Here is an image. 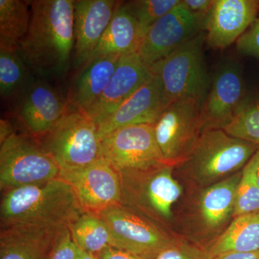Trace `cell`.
I'll return each mask as SVG.
<instances>
[{
    "instance_id": "obj_1",
    "label": "cell",
    "mask_w": 259,
    "mask_h": 259,
    "mask_svg": "<svg viewBox=\"0 0 259 259\" xmlns=\"http://www.w3.org/2000/svg\"><path fill=\"white\" fill-rule=\"evenodd\" d=\"M30 27L18 52L37 79H59L72 67L74 0L30 1Z\"/></svg>"
},
{
    "instance_id": "obj_2",
    "label": "cell",
    "mask_w": 259,
    "mask_h": 259,
    "mask_svg": "<svg viewBox=\"0 0 259 259\" xmlns=\"http://www.w3.org/2000/svg\"><path fill=\"white\" fill-rule=\"evenodd\" d=\"M83 212L72 187L60 178L4 191L0 204L1 228H66Z\"/></svg>"
},
{
    "instance_id": "obj_3",
    "label": "cell",
    "mask_w": 259,
    "mask_h": 259,
    "mask_svg": "<svg viewBox=\"0 0 259 259\" xmlns=\"http://www.w3.org/2000/svg\"><path fill=\"white\" fill-rule=\"evenodd\" d=\"M258 148L232 137L223 129L205 130L188 156L177 166L204 188L242 171Z\"/></svg>"
},
{
    "instance_id": "obj_4",
    "label": "cell",
    "mask_w": 259,
    "mask_h": 259,
    "mask_svg": "<svg viewBox=\"0 0 259 259\" xmlns=\"http://www.w3.org/2000/svg\"><path fill=\"white\" fill-rule=\"evenodd\" d=\"M175 166L168 163L145 169L119 172L121 204L161 226L171 223L173 207L183 188L175 178Z\"/></svg>"
},
{
    "instance_id": "obj_5",
    "label": "cell",
    "mask_w": 259,
    "mask_h": 259,
    "mask_svg": "<svg viewBox=\"0 0 259 259\" xmlns=\"http://www.w3.org/2000/svg\"><path fill=\"white\" fill-rule=\"evenodd\" d=\"M35 140L60 171L83 168L101 158L98 126L86 112L69 105L53 128Z\"/></svg>"
},
{
    "instance_id": "obj_6",
    "label": "cell",
    "mask_w": 259,
    "mask_h": 259,
    "mask_svg": "<svg viewBox=\"0 0 259 259\" xmlns=\"http://www.w3.org/2000/svg\"><path fill=\"white\" fill-rule=\"evenodd\" d=\"M204 41L205 34L199 32L151 68L168 103L191 99L203 105L212 82L204 61Z\"/></svg>"
},
{
    "instance_id": "obj_7",
    "label": "cell",
    "mask_w": 259,
    "mask_h": 259,
    "mask_svg": "<svg viewBox=\"0 0 259 259\" xmlns=\"http://www.w3.org/2000/svg\"><path fill=\"white\" fill-rule=\"evenodd\" d=\"M0 144L3 192L59 178L60 168L32 136L15 132Z\"/></svg>"
},
{
    "instance_id": "obj_8",
    "label": "cell",
    "mask_w": 259,
    "mask_h": 259,
    "mask_svg": "<svg viewBox=\"0 0 259 259\" xmlns=\"http://www.w3.org/2000/svg\"><path fill=\"white\" fill-rule=\"evenodd\" d=\"M99 215L110 231L111 246L135 255L155 259L178 241L164 227L121 204Z\"/></svg>"
},
{
    "instance_id": "obj_9",
    "label": "cell",
    "mask_w": 259,
    "mask_h": 259,
    "mask_svg": "<svg viewBox=\"0 0 259 259\" xmlns=\"http://www.w3.org/2000/svg\"><path fill=\"white\" fill-rule=\"evenodd\" d=\"M153 127L163 157L176 166L188 156L203 131L201 106L191 99L172 102Z\"/></svg>"
},
{
    "instance_id": "obj_10",
    "label": "cell",
    "mask_w": 259,
    "mask_h": 259,
    "mask_svg": "<svg viewBox=\"0 0 259 259\" xmlns=\"http://www.w3.org/2000/svg\"><path fill=\"white\" fill-rule=\"evenodd\" d=\"M100 140L101 158L118 172L168 163L156 142L153 125L120 127Z\"/></svg>"
},
{
    "instance_id": "obj_11",
    "label": "cell",
    "mask_w": 259,
    "mask_h": 259,
    "mask_svg": "<svg viewBox=\"0 0 259 259\" xmlns=\"http://www.w3.org/2000/svg\"><path fill=\"white\" fill-rule=\"evenodd\" d=\"M59 178L72 187L84 212L99 214L121 203L120 173L102 158L83 168L60 171Z\"/></svg>"
},
{
    "instance_id": "obj_12",
    "label": "cell",
    "mask_w": 259,
    "mask_h": 259,
    "mask_svg": "<svg viewBox=\"0 0 259 259\" xmlns=\"http://www.w3.org/2000/svg\"><path fill=\"white\" fill-rule=\"evenodd\" d=\"M202 30V25L180 3L149 28L138 53L151 69Z\"/></svg>"
},
{
    "instance_id": "obj_13",
    "label": "cell",
    "mask_w": 259,
    "mask_h": 259,
    "mask_svg": "<svg viewBox=\"0 0 259 259\" xmlns=\"http://www.w3.org/2000/svg\"><path fill=\"white\" fill-rule=\"evenodd\" d=\"M246 95L239 65L234 61L221 65L201 107L203 131L223 129L233 118Z\"/></svg>"
},
{
    "instance_id": "obj_14",
    "label": "cell",
    "mask_w": 259,
    "mask_h": 259,
    "mask_svg": "<svg viewBox=\"0 0 259 259\" xmlns=\"http://www.w3.org/2000/svg\"><path fill=\"white\" fill-rule=\"evenodd\" d=\"M68 106L67 101L54 87L46 80L35 78L15 110L29 136L38 139L53 128Z\"/></svg>"
},
{
    "instance_id": "obj_15",
    "label": "cell",
    "mask_w": 259,
    "mask_h": 259,
    "mask_svg": "<svg viewBox=\"0 0 259 259\" xmlns=\"http://www.w3.org/2000/svg\"><path fill=\"white\" fill-rule=\"evenodd\" d=\"M168 104L161 81L152 74L137 91L99 124V138L126 126L153 125Z\"/></svg>"
},
{
    "instance_id": "obj_16",
    "label": "cell",
    "mask_w": 259,
    "mask_h": 259,
    "mask_svg": "<svg viewBox=\"0 0 259 259\" xmlns=\"http://www.w3.org/2000/svg\"><path fill=\"white\" fill-rule=\"evenodd\" d=\"M120 2L74 1V40L72 66L80 69L91 59Z\"/></svg>"
},
{
    "instance_id": "obj_17",
    "label": "cell",
    "mask_w": 259,
    "mask_h": 259,
    "mask_svg": "<svg viewBox=\"0 0 259 259\" xmlns=\"http://www.w3.org/2000/svg\"><path fill=\"white\" fill-rule=\"evenodd\" d=\"M259 14L256 0H214L203 23L209 47L224 49L244 33Z\"/></svg>"
},
{
    "instance_id": "obj_18",
    "label": "cell",
    "mask_w": 259,
    "mask_h": 259,
    "mask_svg": "<svg viewBox=\"0 0 259 259\" xmlns=\"http://www.w3.org/2000/svg\"><path fill=\"white\" fill-rule=\"evenodd\" d=\"M151 69L139 53L121 56L115 72L102 96L86 111L98 126L151 76Z\"/></svg>"
},
{
    "instance_id": "obj_19",
    "label": "cell",
    "mask_w": 259,
    "mask_h": 259,
    "mask_svg": "<svg viewBox=\"0 0 259 259\" xmlns=\"http://www.w3.org/2000/svg\"><path fill=\"white\" fill-rule=\"evenodd\" d=\"M64 229L32 226L1 228L0 259H49Z\"/></svg>"
},
{
    "instance_id": "obj_20",
    "label": "cell",
    "mask_w": 259,
    "mask_h": 259,
    "mask_svg": "<svg viewBox=\"0 0 259 259\" xmlns=\"http://www.w3.org/2000/svg\"><path fill=\"white\" fill-rule=\"evenodd\" d=\"M121 56H103L90 61L79 69L70 86L66 101L69 106L88 111L102 96Z\"/></svg>"
},
{
    "instance_id": "obj_21",
    "label": "cell",
    "mask_w": 259,
    "mask_h": 259,
    "mask_svg": "<svg viewBox=\"0 0 259 259\" xmlns=\"http://www.w3.org/2000/svg\"><path fill=\"white\" fill-rule=\"evenodd\" d=\"M241 174L238 172L202 190L197 200V217L206 231H217L233 218Z\"/></svg>"
},
{
    "instance_id": "obj_22",
    "label": "cell",
    "mask_w": 259,
    "mask_h": 259,
    "mask_svg": "<svg viewBox=\"0 0 259 259\" xmlns=\"http://www.w3.org/2000/svg\"><path fill=\"white\" fill-rule=\"evenodd\" d=\"M142 40L139 22L126 3L120 2L90 61L137 53Z\"/></svg>"
},
{
    "instance_id": "obj_23",
    "label": "cell",
    "mask_w": 259,
    "mask_h": 259,
    "mask_svg": "<svg viewBox=\"0 0 259 259\" xmlns=\"http://www.w3.org/2000/svg\"><path fill=\"white\" fill-rule=\"evenodd\" d=\"M203 249L206 259L226 253L259 251V211L234 218L228 228Z\"/></svg>"
},
{
    "instance_id": "obj_24",
    "label": "cell",
    "mask_w": 259,
    "mask_h": 259,
    "mask_svg": "<svg viewBox=\"0 0 259 259\" xmlns=\"http://www.w3.org/2000/svg\"><path fill=\"white\" fill-rule=\"evenodd\" d=\"M35 78L18 49L0 48V94L5 101L16 108Z\"/></svg>"
},
{
    "instance_id": "obj_25",
    "label": "cell",
    "mask_w": 259,
    "mask_h": 259,
    "mask_svg": "<svg viewBox=\"0 0 259 259\" xmlns=\"http://www.w3.org/2000/svg\"><path fill=\"white\" fill-rule=\"evenodd\" d=\"M30 1L0 0V48L17 49L28 33Z\"/></svg>"
},
{
    "instance_id": "obj_26",
    "label": "cell",
    "mask_w": 259,
    "mask_h": 259,
    "mask_svg": "<svg viewBox=\"0 0 259 259\" xmlns=\"http://www.w3.org/2000/svg\"><path fill=\"white\" fill-rule=\"evenodd\" d=\"M75 244L80 249L97 255L111 246V236L99 214L84 212L69 227Z\"/></svg>"
},
{
    "instance_id": "obj_27",
    "label": "cell",
    "mask_w": 259,
    "mask_h": 259,
    "mask_svg": "<svg viewBox=\"0 0 259 259\" xmlns=\"http://www.w3.org/2000/svg\"><path fill=\"white\" fill-rule=\"evenodd\" d=\"M236 139L259 146V97L247 95L231 120L223 128Z\"/></svg>"
},
{
    "instance_id": "obj_28",
    "label": "cell",
    "mask_w": 259,
    "mask_h": 259,
    "mask_svg": "<svg viewBox=\"0 0 259 259\" xmlns=\"http://www.w3.org/2000/svg\"><path fill=\"white\" fill-rule=\"evenodd\" d=\"M256 168L257 158L254 154L242 169L241 180L237 187L233 218L259 211Z\"/></svg>"
},
{
    "instance_id": "obj_29",
    "label": "cell",
    "mask_w": 259,
    "mask_h": 259,
    "mask_svg": "<svg viewBox=\"0 0 259 259\" xmlns=\"http://www.w3.org/2000/svg\"><path fill=\"white\" fill-rule=\"evenodd\" d=\"M181 3V0H136L126 3L138 20L143 38L151 26Z\"/></svg>"
},
{
    "instance_id": "obj_30",
    "label": "cell",
    "mask_w": 259,
    "mask_h": 259,
    "mask_svg": "<svg viewBox=\"0 0 259 259\" xmlns=\"http://www.w3.org/2000/svg\"><path fill=\"white\" fill-rule=\"evenodd\" d=\"M155 259H206L203 248L178 240Z\"/></svg>"
},
{
    "instance_id": "obj_31",
    "label": "cell",
    "mask_w": 259,
    "mask_h": 259,
    "mask_svg": "<svg viewBox=\"0 0 259 259\" xmlns=\"http://www.w3.org/2000/svg\"><path fill=\"white\" fill-rule=\"evenodd\" d=\"M236 42L240 53L259 59V15Z\"/></svg>"
},
{
    "instance_id": "obj_32",
    "label": "cell",
    "mask_w": 259,
    "mask_h": 259,
    "mask_svg": "<svg viewBox=\"0 0 259 259\" xmlns=\"http://www.w3.org/2000/svg\"><path fill=\"white\" fill-rule=\"evenodd\" d=\"M69 228H66L58 238L49 259H75L78 253Z\"/></svg>"
},
{
    "instance_id": "obj_33",
    "label": "cell",
    "mask_w": 259,
    "mask_h": 259,
    "mask_svg": "<svg viewBox=\"0 0 259 259\" xmlns=\"http://www.w3.org/2000/svg\"><path fill=\"white\" fill-rule=\"evenodd\" d=\"M213 3L214 0H181V5L202 25V28Z\"/></svg>"
},
{
    "instance_id": "obj_34",
    "label": "cell",
    "mask_w": 259,
    "mask_h": 259,
    "mask_svg": "<svg viewBox=\"0 0 259 259\" xmlns=\"http://www.w3.org/2000/svg\"><path fill=\"white\" fill-rule=\"evenodd\" d=\"M97 257V259H149L112 246L107 247Z\"/></svg>"
},
{
    "instance_id": "obj_35",
    "label": "cell",
    "mask_w": 259,
    "mask_h": 259,
    "mask_svg": "<svg viewBox=\"0 0 259 259\" xmlns=\"http://www.w3.org/2000/svg\"><path fill=\"white\" fill-rule=\"evenodd\" d=\"M213 259H259V251L254 253H231Z\"/></svg>"
},
{
    "instance_id": "obj_36",
    "label": "cell",
    "mask_w": 259,
    "mask_h": 259,
    "mask_svg": "<svg viewBox=\"0 0 259 259\" xmlns=\"http://www.w3.org/2000/svg\"><path fill=\"white\" fill-rule=\"evenodd\" d=\"M13 133H15L14 130L10 122L2 119L1 125H0V144L4 142L5 140L8 139Z\"/></svg>"
},
{
    "instance_id": "obj_37",
    "label": "cell",
    "mask_w": 259,
    "mask_h": 259,
    "mask_svg": "<svg viewBox=\"0 0 259 259\" xmlns=\"http://www.w3.org/2000/svg\"><path fill=\"white\" fill-rule=\"evenodd\" d=\"M75 259H97V255L93 254V253H89L88 251L79 248L77 255Z\"/></svg>"
},
{
    "instance_id": "obj_38",
    "label": "cell",
    "mask_w": 259,
    "mask_h": 259,
    "mask_svg": "<svg viewBox=\"0 0 259 259\" xmlns=\"http://www.w3.org/2000/svg\"><path fill=\"white\" fill-rule=\"evenodd\" d=\"M255 154L257 158L256 176L257 182H258V185L259 187V148L258 149V151H257L256 152H255Z\"/></svg>"
}]
</instances>
